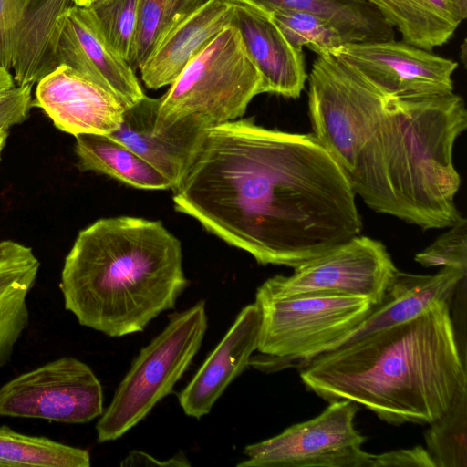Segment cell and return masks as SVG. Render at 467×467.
<instances>
[{
	"mask_svg": "<svg viewBox=\"0 0 467 467\" xmlns=\"http://www.w3.org/2000/svg\"><path fill=\"white\" fill-rule=\"evenodd\" d=\"M207 326L203 300L169 316L164 329L133 360L97 422L98 442L120 438L172 391L200 349Z\"/></svg>",
	"mask_w": 467,
	"mask_h": 467,
	"instance_id": "cell-6",
	"label": "cell"
},
{
	"mask_svg": "<svg viewBox=\"0 0 467 467\" xmlns=\"http://www.w3.org/2000/svg\"><path fill=\"white\" fill-rule=\"evenodd\" d=\"M429 425L424 440L435 467H467V392Z\"/></svg>",
	"mask_w": 467,
	"mask_h": 467,
	"instance_id": "cell-26",
	"label": "cell"
},
{
	"mask_svg": "<svg viewBox=\"0 0 467 467\" xmlns=\"http://www.w3.org/2000/svg\"><path fill=\"white\" fill-rule=\"evenodd\" d=\"M358 405L329 402L317 417L276 436L247 445L238 467H369L373 454L362 450L366 438L354 426Z\"/></svg>",
	"mask_w": 467,
	"mask_h": 467,
	"instance_id": "cell-8",
	"label": "cell"
},
{
	"mask_svg": "<svg viewBox=\"0 0 467 467\" xmlns=\"http://www.w3.org/2000/svg\"><path fill=\"white\" fill-rule=\"evenodd\" d=\"M39 266L29 247L0 258V368L10 362L15 347L29 324L26 299Z\"/></svg>",
	"mask_w": 467,
	"mask_h": 467,
	"instance_id": "cell-22",
	"label": "cell"
},
{
	"mask_svg": "<svg viewBox=\"0 0 467 467\" xmlns=\"http://www.w3.org/2000/svg\"><path fill=\"white\" fill-rule=\"evenodd\" d=\"M372 5L402 41L432 51L446 44L467 16V0H351Z\"/></svg>",
	"mask_w": 467,
	"mask_h": 467,
	"instance_id": "cell-20",
	"label": "cell"
},
{
	"mask_svg": "<svg viewBox=\"0 0 467 467\" xmlns=\"http://www.w3.org/2000/svg\"><path fill=\"white\" fill-rule=\"evenodd\" d=\"M467 272L441 267L435 275H418L397 270L382 299L352 330L330 344L324 352L352 343L375 332L406 323L439 302L452 299ZM322 352V353H324Z\"/></svg>",
	"mask_w": 467,
	"mask_h": 467,
	"instance_id": "cell-17",
	"label": "cell"
},
{
	"mask_svg": "<svg viewBox=\"0 0 467 467\" xmlns=\"http://www.w3.org/2000/svg\"><path fill=\"white\" fill-rule=\"evenodd\" d=\"M173 466V467H185L190 466V462L186 459L183 453L180 452L174 457L168 459L166 461H161L153 458L151 455L141 451H130L127 457L120 462V466Z\"/></svg>",
	"mask_w": 467,
	"mask_h": 467,
	"instance_id": "cell-31",
	"label": "cell"
},
{
	"mask_svg": "<svg viewBox=\"0 0 467 467\" xmlns=\"http://www.w3.org/2000/svg\"><path fill=\"white\" fill-rule=\"evenodd\" d=\"M57 55L59 66L109 91L125 109L146 96L134 68L109 45L89 6L73 5L62 15Z\"/></svg>",
	"mask_w": 467,
	"mask_h": 467,
	"instance_id": "cell-13",
	"label": "cell"
},
{
	"mask_svg": "<svg viewBox=\"0 0 467 467\" xmlns=\"http://www.w3.org/2000/svg\"><path fill=\"white\" fill-rule=\"evenodd\" d=\"M140 0H96L89 7L115 52L130 60L138 23Z\"/></svg>",
	"mask_w": 467,
	"mask_h": 467,
	"instance_id": "cell-27",
	"label": "cell"
},
{
	"mask_svg": "<svg viewBox=\"0 0 467 467\" xmlns=\"http://www.w3.org/2000/svg\"><path fill=\"white\" fill-rule=\"evenodd\" d=\"M104 411L101 384L91 368L62 357L0 388V416L86 423Z\"/></svg>",
	"mask_w": 467,
	"mask_h": 467,
	"instance_id": "cell-10",
	"label": "cell"
},
{
	"mask_svg": "<svg viewBox=\"0 0 467 467\" xmlns=\"http://www.w3.org/2000/svg\"><path fill=\"white\" fill-rule=\"evenodd\" d=\"M7 136H8L7 130H0V158H1L2 150L5 145Z\"/></svg>",
	"mask_w": 467,
	"mask_h": 467,
	"instance_id": "cell-33",
	"label": "cell"
},
{
	"mask_svg": "<svg viewBox=\"0 0 467 467\" xmlns=\"http://www.w3.org/2000/svg\"><path fill=\"white\" fill-rule=\"evenodd\" d=\"M0 466L89 467L88 451L0 426Z\"/></svg>",
	"mask_w": 467,
	"mask_h": 467,
	"instance_id": "cell-23",
	"label": "cell"
},
{
	"mask_svg": "<svg viewBox=\"0 0 467 467\" xmlns=\"http://www.w3.org/2000/svg\"><path fill=\"white\" fill-rule=\"evenodd\" d=\"M73 0H0V67L33 86L58 65L62 15Z\"/></svg>",
	"mask_w": 467,
	"mask_h": 467,
	"instance_id": "cell-12",
	"label": "cell"
},
{
	"mask_svg": "<svg viewBox=\"0 0 467 467\" xmlns=\"http://www.w3.org/2000/svg\"><path fill=\"white\" fill-rule=\"evenodd\" d=\"M307 79L313 135L370 209L423 230L462 217L453 163L467 128L461 96L385 95L332 56H318Z\"/></svg>",
	"mask_w": 467,
	"mask_h": 467,
	"instance_id": "cell-2",
	"label": "cell"
},
{
	"mask_svg": "<svg viewBox=\"0 0 467 467\" xmlns=\"http://www.w3.org/2000/svg\"><path fill=\"white\" fill-rule=\"evenodd\" d=\"M159 99L145 96L125 109L119 127L109 134L155 167L172 184L180 182L204 133L170 129L153 131Z\"/></svg>",
	"mask_w": 467,
	"mask_h": 467,
	"instance_id": "cell-19",
	"label": "cell"
},
{
	"mask_svg": "<svg viewBox=\"0 0 467 467\" xmlns=\"http://www.w3.org/2000/svg\"><path fill=\"white\" fill-rule=\"evenodd\" d=\"M261 94V78L238 30L225 27L194 57L159 98L153 131L204 133L242 117Z\"/></svg>",
	"mask_w": 467,
	"mask_h": 467,
	"instance_id": "cell-5",
	"label": "cell"
},
{
	"mask_svg": "<svg viewBox=\"0 0 467 467\" xmlns=\"http://www.w3.org/2000/svg\"><path fill=\"white\" fill-rule=\"evenodd\" d=\"M414 259L424 267H450L467 272V220L461 217Z\"/></svg>",
	"mask_w": 467,
	"mask_h": 467,
	"instance_id": "cell-28",
	"label": "cell"
},
{
	"mask_svg": "<svg viewBox=\"0 0 467 467\" xmlns=\"http://www.w3.org/2000/svg\"><path fill=\"white\" fill-rule=\"evenodd\" d=\"M229 1L234 6L231 25L260 75L261 93L299 98L308 77L303 49L286 38L265 6L251 0Z\"/></svg>",
	"mask_w": 467,
	"mask_h": 467,
	"instance_id": "cell-14",
	"label": "cell"
},
{
	"mask_svg": "<svg viewBox=\"0 0 467 467\" xmlns=\"http://www.w3.org/2000/svg\"><path fill=\"white\" fill-rule=\"evenodd\" d=\"M335 57L385 95L453 92L452 75L458 63L404 41L348 42Z\"/></svg>",
	"mask_w": 467,
	"mask_h": 467,
	"instance_id": "cell-11",
	"label": "cell"
},
{
	"mask_svg": "<svg viewBox=\"0 0 467 467\" xmlns=\"http://www.w3.org/2000/svg\"><path fill=\"white\" fill-rule=\"evenodd\" d=\"M206 0H140L131 57L140 69L168 31Z\"/></svg>",
	"mask_w": 467,
	"mask_h": 467,
	"instance_id": "cell-25",
	"label": "cell"
},
{
	"mask_svg": "<svg viewBox=\"0 0 467 467\" xmlns=\"http://www.w3.org/2000/svg\"><path fill=\"white\" fill-rule=\"evenodd\" d=\"M27 247L14 241L0 242V258L25 251Z\"/></svg>",
	"mask_w": 467,
	"mask_h": 467,
	"instance_id": "cell-32",
	"label": "cell"
},
{
	"mask_svg": "<svg viewBox=\"0 0 467 467\" xmlns=\"http://www.w3.org/2000/svg\"><path fill=\"white\" fill-rule=\"evenodd\" d=\"M261 312L254 302L243 307L226 334L178 395L184 413L208 414L226 388L248 366L257 350Z\"/></svg>",
	"mask_w": 467,
	"mask_h": 467,
	"instance_id": "cell-16",
	"label": "cell"
},
{
	"mask_svg": "<svg viewBox=\"0 0 467 467\" xmlns=\"http://www.w3.org/2000/svg\"><path fill=\"white\" fill-rule=\"evenodd\" d=\"M293 269L290 275H278L265 280L255 296L337 293L362 297L376 305L398 270L380 241L360 234Z\"/></svg>",
	"mask_w": 467,
	"mask_h": 467,
	"instance_id": "cell-9",
	"label": "cell"
},
{
	"mask_svg": "<svg viewBox=\"0 0 467 467\" xmlns=\"http://www.w3.org/2000/svg\"><path fill=\"white\" fill-rule=\"evenodd\" d=\"M96 0H73L75 5L89 6Z\"/></svg>",
	"mask_w": 467,
	"mask_h": 467,
	"instance_id": "cell-34",
	"label": "cell"
},
{
	"mask_svg": "<svg viewBox=\"0 0 467 467\" xmlns=\"http://www.w3.org/2000/svg\"><path fill=\"white\" fill-rule=\"evenodd\" d=\"M188 285L181 243L160 221L118 216L78 233L59 287L80 325L119 337L172 309Z\"/></svg>",
	"mask_w": 467,
	"mask_h": 467,
	"instance_id": "cell-4",
	"label": "cell"
},
{
	"mask_svg": "<svg viewBox=\"0 0 467 467\" xmlns=\"http://www.w3.org/2000/svg\"><path fill=\"white\" fill-rule=\"evenodd\" d=\"M449 302L420 316L321 353L302 365L306 388L348 400L389 424H430L467 392Z\"/></svg>",
	"mask_w": 467,
	"mask_h": 467,
	"instance_id": "cell-3",
	"label": "cell"
},
{
	"mask_svg": "<svg viewBox=\"0 0 467 467\" xmlns=\"http://www.w3.org/2000/svg\"><path fill=\"white\" fill-rule=\"evenodd\" d=\"M75 139L80 171L106 174L139 189H172L155 167L110 135L84 133Z\"/></svg>",
	"mask_w": 467,
	"mask_h": 467,
	"instance_id": "cell-21",
	"label": "cell"
},
{
	"mask_svg": "<svg viewBox=\"0 0 467 467\" xmlns=\"http://www.w3.org/2000/svg\"><path fill=\"white\" fill-rule=\"evenodd\" d=\"M32 86H15L0 92V130L22 123L33 107Z\"/></svg>",
	"mask_w": 467,
	"mask_h": 467,
	"instance_id": "cell-29",
	"label": "cell"
},
{
	"mask_svg": "<svg viewBox=\"0 0 467 467\" xmlns=\"http://www.w3.org/2000/svg\"><path fill=\"white\" fill-rule=\"evenodd\" d=\"M261 312L257 350L249 366L273 371L303 365L356 327L374 306L370 301L337 293H306L256 297Z\"/></svg>",
	"mask_w": 467,
	"mask_h": 467,
	"instance_id": "cell-7",
	"label": "cell"
},
{
	"mask_svg": "<svg viewBox=\"0 0 467 467\" xmlns=\"http://www.w3.org/2000/svg\"><path fill=\"white\" fill-rule=\"evenodd\" d=\"M32 104L42 109L58 130L74 137L114 132L125 110L115 96L65 65L37 82Z\"/></svg>",
	"mask_w": 467,
	"mask_h": 467,
	"instance_id": "cell-15",
	"label": "cell"
},
{
	"mask_svg": "<svg viewBox=\"0 0 467 467\" xmlns=\"http://www.w3.org/2000/svg\"><path fill=\"white\" fill-rule=\"evenodd\" d=\"M172 190L176 211L264 265L295 268L362 229L355 192L313 133L249 119L207 130Z\"/></svg>",
	"mask_w": 467,
	"mask_h": 467,
	"instance_id": "cell-1",
	"label": "cell"
},
{
	"mask_svg": "<svg viewBox=\"0 0 467 467\" xmlns=\"http://www.w3.org/2000/svg\"><path fill=\"white\" fill-rule=\"evenodd\" d=\"M234 6L229 0H206L175 24L140 69L151 89L171 85L188 63L231 25Z\"/></svg>",
	"mask_w": 467,
	"mask_h": 467,
	"instance_id": "cell-18",
	"label": "cell"
},
{
	"mask_svg": "<svg viewBox=\"0 0 467 467\" xmlns=\"http://www.w3.org/2000/svg\"><path fill=\"white\" fill-rule=\"evenodd\" d=\"M286 38L296 47H306L320 57H336L350 39L331 21L305 10L265 7Z\"/></svg>",
	"mask_w": 467,
	"mask_h": 467,
	"instance_id": "cell-24",
	"label": "cell"
},
{
	"mask_svg": "<svg viewBox=\"0 0 467 467\" xmlns=\"http://www.w3.org/2000/svg\"><path fill=\"white\" fill-rule=\"evenodd\" d=\"M435 467L427 450L418 445L375 455L369 467Z\"/></svg>",
	"mask_w": 467,
	"mask_h": 467,
	"instance_id": "cell-30",
	"label": "cell"
}]
</instances>
